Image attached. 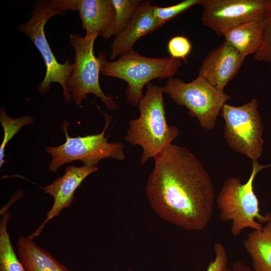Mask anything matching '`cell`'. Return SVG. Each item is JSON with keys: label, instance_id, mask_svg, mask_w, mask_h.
<instances>
[{"label": "cell", "instance_id": "obj_9", "mask_svg": "<svg viewBox=\"0 0 271 271\" xmlns=\"http://www.w3.org/2000/svg\"><path fill=\"white\" fill-rule=\"evenodd\" d=\"M220 114L225 121L224 137L228 147L252 161H257L264 142L257 101L253 99L238 106L225 103Z\"/></svg>", "mask_w": 271, "mask_h": 271}, {"label": "cell", "instance_id": "obj_6", "mask_svg": "<svg viewBox=\"0 0 271 271\" xmlns=\"http://www.w3.org/2000/svg\"><path fill=\"white\" fill-rule=\"evenodd\" d=\"M162 88L164 93L176 104L185 106L189 115L196 117L207 130L214 128L222 106L231 98L201 76L189 82L170 78Z\"/></svg>", "mask_w": 271, "mask_h": 271}, {"label": "cell", "instance_id": "obj_13", "mask_svg": "<svg viewBox=\"0 0 271 271\" xmlns=\"http://www.w3.org/2000/svg\"><path fill=\"white\" fill-rule=\"evenodd\" d=\"M149 1H141L124 29L115 36L110 45V60L133 50L136 42L163 25L154 16Z\"/></svg>", "mask_w": 271, "mask_h": 271}, {"label": "cell", "instance_id": "obj_16", "mask_svg": "<svg viewBox=\"0 0 271 271\" xmlns=\"http://www.w3.org/2000/svg\"><path fill=\"white\" fill-rule=\"evenodd\" d=\"M244 245L255 271H271V220L249 233Z\"/></svg>", "mask_w": 271, "mask_h": 271}, {"label": "cell", "instance_id": "obj_5", "mask_svg": "<svg viewBox=\"0 0 271 271\" xmlns=\"http://www.w3.org/2000/svg\"><path fill=\"white\" fill-rule=\"evenodd\" d=\"M66 12L57 10L50 1L39 0L34 3L30 18L19 26L18 30L25 34L39 51L45 65V76L38 87L41 94L48 92L52 83H59L63 92V99L69 102L72 99L67 83L73 70V63L67 60L64 63L56 59L46 37L44 28L47 22L52 17L64 16Z\"/></svg>", "mask_w": 271, "mask_h": 271}, {"label": "cell", "instance_id": "obj_15", "mask_svg": "<svg viewBox=\"0 0 271 271\" xmlns=\"http://www.w3.org/2000/svg\"><path fill=\"white\" fill-rule=\"evenodd\" d=\"M17 248L18 257L26 271H72L29 236L20 237Z\"/></svg>", "mask_w": 271, "mask_h": 271}, {"label": "cell", "instance_id": "obj_21", "mask_svg": "<svg viewBox=\"0 0 271 271\" xmlns=\"http://www.w3.org/2000/svg\"><path fill=\"white\" fill-rule=\"evenodd\" d=\"M115 13L114 35L120 34L131 19L141 0H111Z\"/></svg>", "mask_w": 271, "mask_h": 271}, {"label": "cell", "instance_id": "obj_24", "mask_svg": "<svg viewBox=\"0 0 271 271\" xmlns=\"http://www.w3.org/2000/svg\"><path fill=\"white\" fill-rule=\"evenodd\" d=\"M214 259L211 261L206 271H223L228 264V257L224 246L220 242L214 244Z\"/></svg>", "mask_w": 271, "mask_h": 271}, {"label": "cell", "instance_id": "obj_12", "mask_svg": "<svg viewBox=\"0 0 271 271\" xmlns=\"http://www.w3.org/2000/svg\"><path fill=\"white\" fill-rule=\"evenodd\" d=\"M245 58L224 41L208 53L200 66L198 76L224 91L227 84L237 75Z\"/></svg>", "mask_w": 271, "mask_h": 271}, {"label": "cell", "instance_id": "obj_7", "mask_svg": "<svg viewBox=\"0 0 271 271\" xmlns=\"http://www.w3.org/2000/svg\"><path fill=\"white\" fill-rule=\"evenodd\" d=\"M98 36L96 34L84 37L76 33L69 35V45L75 53L73 70L67 87L77 105L91 93L100 98L108 109L114 110L118 105L112 96L103 93L99 83L101 62L94 53V45Z\"/></svg>", "mask_w": 271, "mask_h": 271}, {"label": "cell", "instance_id": "obj_19", "mask_svg": "<svg viewBox=\"0 0 271 271\" xmlns=\"http://www.w3.org/2000/svg\"><path fill=\"white\" fill-rule=\"evenodd\" d=\"M34 118L29 115L23 116L18 118L10 117L4 108L1 109L0 121L3 127L4 136L0 147V167L5 162L4 160L5 150L8 142L19 132L23 126L32 124Z\"/></svg>", "mask_w": 271, "mask_h": 271}, {"label": "cell", "instance_id": "obj_3", "mask_svg": "<svg viewBox=\"0 0 271 271\" xmlns=\"http://www.w3.org/2000/svg\"><path fill=\"white\" fill-rule=\"evenodd\" d=\"M100 73L119 78L127 84L125 94L127 100L135 107L143 97L145 86L153 79L173 77L181 66V62L172 57L150 58L132 50L122 55L114 61L106 60L103 52L99 53Z\"/></svg>", "mask_w": 271, "mask_h": 271}, {"label": "cell", "instance_id": "obj_10", "mask_svg": "<svg viewBox=\"0 0 271 271\" xmlns=\"http://www.w3.org/2000/svg\"><path fill=\"white\" fill-rule=\"evenodd\" d=\"M270 0H202L203 24L219 36L252 21H260Z\"/></svg>", "mask_w": 271, "mask_h": 271}, {"label": "cell", "instance_id": "obj_4", "mask_svg": "<svg viewBox=\"0 0 271 271\" xmlns=\"http://www.w3.org/2000/svg\"><path fill=\"white\" fill-rule=\"evenodd\" d=\"M271 167V164L261 165L257 161H252V169L247 182L242 184L240 179L232 177L223 184L216 197L219 210V218L231 221V232L238 236L247 228L259 230L262 223L271 220V214L265 216L259 213V203L253 190V182L257 174L262 169Z\"/></svg>", "mask_w": 271, "mask_h": 271}, {"label": "cell", "instance_id": "obj_14", "mask_svg": "<svg viewBox=\"0 0 271 271\" xmlns=\"http://www.w3.org/2000/svg\"><path fill=\"white\" fill-rule=\"evenodd\" d=\"M76 11L85 36L96 34L108 40L114 36L115 13L111 0H78Z\"/></svg>", "mask_w": 271, "mask_h": 271}, {"label": "cell", "instance_id": "obj_22", "mask_svg": "<svg viewBox=\"0 0 271 271\" xmlns=\"http://www.w3.org/2000/svg\"><path fill=\"white\" fill-rule=\"evenodd\" d=\"M202 0H185L177 4L167 7H153L154 16L162 24L174 18L191 7L200 5Z\"/></svg>", "mask_w": 271, "mask_h": 271}, {"label": "cell", "instance_id": "obj_18", "mask_svg": "<svg viewBox=\"0 0 271 271\" xmlns=\"http://www.w3.org/2000/svg\"><path fill=\"white\" fill-rule=\"evenodd\" d=\"M1 214L0 271H26L14 250L8 232V223L12 215L7 211Z\"/></svg>", "mask_w": 271, "mask_h": 271}, {"label": "cell", "instance_id": "obj_1", "mask_svg": "<svg viewBox=\"0 0 271 271\" xmlns=\"http://www.w3.org/2000/svg\"><path fill=\"white\" fill-rule=\"evenodd\" d=\"M153 158L146 186L152 209L184 229H203L212 216L215 192L202 163L187 148L172 144Z\"/></svg>", "mask_w": 271, "mask_h": 271}, {"label": "cell", "instance_id": "obj_23", "mask_svg": "<svg viewBox=\"0 0 271 271\" xmlns=\"http://www.w3.org/2000/svg\"><path fill=\"white\" fill-rule=\"evenodd\" d=\"M192 48L189 40L182 36L172 38L167 44V50L171 57L179 60L181 59L185 61L191 52Z\"/></svg>", "mask_w": 271, "mask_h": 271}, {"label": "cell", "instance_id": "obj_20", "mask_svg": "<svg viewBox=\"0 0 271 271\" xmlns=\"http://www.w3.org/2000/svg\"><path fill=\"white\" fill-rule=\"evenodd\" d=\"M262 40L254 54V59L262 62L271 63V0L261 20Z\"/></svg>", "mask_w": 271, "mask_h": 271}, {"label": "cell", "instance_id": "obj_17", "mask_svg": "<svg viewBox=\"0 0 271 271\" xmlns=\"http://www.w3.org/2000/svg\"><path fill=\"white\" fill-rule=\"evenodd\" d=\"M261 21H252L239 25L227 31L225 41L244 57L254 54L262 40Z\"/></svg>", "mask_w": 271, "mask_h": 271}, {"label": "cell", "instance_id": "obj_2", "mask_svg": "<svg viewBox=\"0 0 271 271\" xmlns=\"http://www.w3.org/2000/svg\"><path fill=\"white\" fill-rule=\"evenodd\" d=\"M139 103L140 116L129 122L124 140L143 149L141 163L144 165L166 147L179 134L176 126L167 123L162 87L151 82Z\"/></svg>", "mask_w": 271, "mask_h": 271}, {"label": "cell", "instance_id": "obj_8", "mask_svg": "<svg viewBox=\"0 0 271 271\" xmlns=\"http://www.w3.org/2000/svg\"><path fill=\"white\" fill-rule=\"evenodd\" d=\"M103 113L105 119V126L98 134L71 137L67 132L69 123L66 120L64 121L62 128L66 142L58 147L46 148V152L52 156L49 166L50 171L55 172L64 164L76 160H80L86 165L97 166L98 162L104 158H110L120 161L125 159L124 144L122 142L108 143L104 137L112 116Z\"/></svg>", "mask_w": 271, "mask_h": 271}, {"label": "cell", "instance_id": "obj_11", "mask_svg": "<svg viewBox=\"0 0 271 271\" xmlns=\"http://www.w3.org/2000/svg\"><path fill=\"white\" fill-rule=\"evenodd\" d=\"M98 170L97 166L85 164L81 167L69 166L66 168L62 176L46 186L40 187L45 193L53 197L54 203L47 212L45 220L29 236L32 239L38 237L49 221L59 215L63 210L70 207L76 189L86 177Z\"/></svg>", "mask_w": 271, "mask_h": 271}, {"label": "cell", "instance_id": "obj_25", "mask_svg": "<svg viewBox=\"0 0 271 271\" xmlns=\"http://www.w3.org/2000/svg\"><path fill=\"white\" fill-rule=\"evenodd\" d=\"M223 271H253L247 265L241 261H236L233 263L231 267L227 266Z\"/></svg>", "mask_w": 271, "mask_h": 271}]
</instances>
